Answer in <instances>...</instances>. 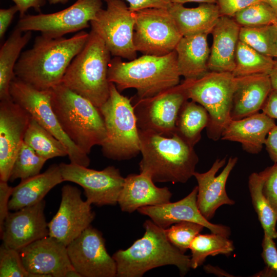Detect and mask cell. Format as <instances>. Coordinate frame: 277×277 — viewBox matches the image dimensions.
Returning a JSON list of instances; mask_svg holds the SVG:
<instances>
[{"label":"cell","mask_w":277,"mask_h":277,"mask_svg":"<svg viewBox=\"0 0 277 277\" xmlns=\"http://www.w3.org/2000/svg\"><path fill=\"white\" fill-rule=\"evenodd\" d=\"M89 36V33L82 30L70 38H52L42 34L36 36L32 48L21 53L14 67L15 77L41 90L61 84Z\"/></svg>","instance_id":"6da1fadb"},{"label":"cell","mask_w":277,"mask_h":277,"mask_svg":"<svg viewBox=\"0 0 277 277\" xmlns=\"http://www.w3.org/2000/svg\"><path fill=\"white\" fill-rule=\"evenodd\" d=\"M140 173L154 182L185 183L195 172L199 157L194 147L177 135L166 137L138 129Z\"/></svg>","instance_id":"7a4b0ae2"},{"label":"cell","mask_w":277,"mask_h":277,"mask_svg":"<svg viewBox=\"0 0 277 277\" xmlns=\"http://www.w3.org/2000/svg\"><path fill=\"white\" fill-rule=\"evenodd\" d=\"M175 50L163 55H144L124 62L111 59L108 73L110 83L121 92L129 88L136 90L139 98L151 97L180 82Z\"/></svg>","instance_id":"3957f363"},{"label":"cell","mask_w":277,"mask_h":277,"mask_svg":"<svg viewBox=\"0 0 277 277\" xmlns=\"http://www.w3.org/2000/svg\"><path fill=\"white\" fill-rule=\"evenodd\" d=\"M144 235L125 250H118L112 257L117 277H141L148 271L166 265H174L180 275L191 268L190 256L185 255L168 240L164 229L152 220L145 221Z\"/></svg>","instance_id":"277c9868"},{"label":"cell","mask_w":277,"mask_h":277,"mask_svg":"<svg viewBox=\"0 0 277 277\" xmlns=\"http://www.w3.org/2000/svg\"><path fill=\"white\" fill-rule=\"evenodd\" d=\"M51 91L52 109L70 140L87 154L94 146H101L106 132L98 108L62 84Z\"/></svg>","instance_id":"5b68a950"},{"label":"cell","mask_w":277,"mask_h":277,"mask_svg":"<svg viewBox=\"0 0 277 277\" xmlns=\"http://www.w3.org/2000/svg\"><path fill=\"white\" fill-rule=\"evenodd\" d=\"M111 55L103 39L91 30L84 48L68 66L61 84L100 107L110 95L108 73Z\"/></svg>","instance_id":"8992f818"},{"label":"cell","mask_w":277,"mask_h":277,"mask_svg":"<svg viewBox=\"0 0 277 277\" xmlns=\"http://www.w3.org/2000/svg\"><path fill=\"white\" fill-rule=\"evenodd\" d=\"M106 137L101 145L104 155L113 160H129L140 153V138L131 100L110 83L108 100L98 108Z\"/></svg>","instance_id":"52a82bcc"},{"label":"cell","mask_w":277,"mask_h":277,"mask_svg":"<svg viewBox=\"0 0 277 277\" xmlns=\"http://www.w3.org/2000/svg\"><path fill=\"white\" fill-rule=\"evenodd\" d=\"M236 77L231 72L209 71L201 78L182 83L188 99L204 107L209 115L208 137L217 141L232 120L231 111Z\"/></svg>","instance_id":"ba28073f"},{"label":"cell","mask_w":277,"mask_h":277,"mask_svg":"<svg viewBox=\"0 0 277 277\" xmlns=\"http://www.w3.org/2000/svg\"><path fill=\"white\" fill-rule=\"evenodd\" d=\"M12 100L67 148L70 163L88 167V154L82 151L63 130L51 105V89L41 90L15 76L9 87Z\"/></svg>","instance_id":"9c48e42d"},{"label":"cell","mask_w":277,"mask_h":277,"mask_svg":"<svg viewBox=\"0 0 277 277\" xmlns=\"http://www.w3.org/2000/svg\"><path fill=\"white\" fill-rule=\"evenodd\" d=\"M90 22L91 30L104 42L111 54L130 61L136 58L133 43L136 12L123 0H108Z\"/></svg>","instance_id":"30bf717a"},{"label":"cell","mask_w":277,"mask_h":277,"mask_svg":"<svg viewBox=\"0 0 277 277\" xmlns=\"http://www.w3.org/2000/svg\"><path fill=\"white\" fill-rule=\"evenodd\" d=\"M183 36L167 9L151 8L136 12L133 43L137 52L167 54L175 50Z\"/></svg>","instance_id":"8fae6325"},{"label":"cell","mask_w":277,"mask_h":277,"mask_svg":"<svg viewBox=\"0 0 277 277\" xmlns=\"http://www.w3.org/2000/svg\"><path fill=\"white\" fill-rule=\"evenodd\" d=\"M103 0H77L70 6L52 13L25 14L16 27L23 32L39 31L45 36L58 38L89 27L102 8Z\"/></svg>","instance_id":"7c38bea8"},{"label":"cell","mask_w":277,"mask_h":277,"mask_svg":"<svg viewBox=\"0 0 277 277\" xmlns=\"http://www.w3.org/2000/svg\"><path fill=\"white\" fill-rule=\"evenodd\" d=\"M182 83L149 98L136 97L132 103L138 129L171 137L183 104L188 100Z\"/></svg>","instance_id":"4fadbf2b"},{"label":"cell","mask_w":277,"mask_h":277,"mask_svg":"<svg viewBox=\"0 0 277 277\" xmlns=\"http://www.w3.org/2000/svg\"><path fill=\"white\" fill-rule=\"evenodd\" d=\"M64 181L74 183L84 189L86 201L97 206L116 205L125 178L118 169L110 166L102 170L76 164H59Z\"/></svg>","instance_id":"5bb4252c"},{"label":"cell","mask_w":277,"mask_h":277,"mask_svg":"<svg viewBox=\"0 0 277 277\" xmlns=\"http://www.w3.org/2000/svg\"><path fill=\"white\" fill-rule=\"evenodd\" d=\"M71 264L82 277H115V260L108 253L102 233L91 225L67 246Z\"/></svg>","instance_id":"9a60e30c"},{"label":"cell","mask_w":277,"mask_h":277,"mask_svg":"<svg viewBox=\"0 0 277 277\" xmlns=\"http://www.w3.org/2000/svg\"><path fill=\"white\" fill-rule=\"evenodd\" d=\"M95 215L91 204L82 199L80 189L64 185L58 210L48 223L49 235L67 246L91 225Z\"/></svg>","instance_id":"2e32d148"},{"label":"cell","mask_w":277,"mask_h":277,"mask_svg":"<svg viewBox=\"0 0 277 277\" xmlns=\"http://www.w3.org/2000/svg\"><path fill=\"white\" fill-rule=\"evenodd\" d=\"M11 98L0 102V180L8 182L31 118Z\"/></svg>","instance_id":"e0dca14e"},{"label":"cell","mask_w":277,"mask_h":277,"mask_svg":"<svg viewBox=\"0 0 277 277\" xmlns=\"http://www.w3.org/2000/svg\"><path fill=\"white\" fill-rule=\"evenodd\" d=\"M26 270L35 277H66L74 269L67 246L48 236L37 240L19 250Z\"/></svg>","instance_id":"ac0fdd59"},{"label":"cell","mask_w":277,"mask_h":277,"mask_svg":"<svg viewBox=\"0 0 277 277\" xmlns=\"http://www.w3.org/2000/svg\"><path fill=\"white\" fill-rule=\"evenodd\" d=\"M45 201L9 212L1 238L6 246L19 250L49 236L48 223L44 213Z\"/></svg>","instance_id":"d6986e66"},{"label":"cell","mask_w":277,"mask_h":277,"mask_svg":"<svg viewBox=\"0 0 277 277\" xmlns=\"http://www.w3.org/2000/svg\"><path fill=\"white\" fill-rule=\"evenodd\" d=\"M197 191L196 186L188 195L181 200L143 207L138 209L137 211L149 217L156 225L163 229L180 222L190 221L201 224L212 233L229 237L231 233L229 227L211 223L202 214L197 204Z\"/></svg>","instance_id":"ffe728a7"},{"label":"cell","mask_w":277,"mask_h":277,"mask_svg":"<svg viewBox=\"0 0 277 277\" xmlns=\"http://www.w3.org/2000/svg\"><path fill=\"white\" fill-rule=\"evenodd\" d=\"M238 160L236 157H230L221 173L217 176V171L226 164V157L216 159L207 171L204 173L195 171L193 174L197 182V206L202 214L208 221L214 217L220 207L235 204L227 194L226 185Z\"/></svg>","instance_id":"44dd1931"},{"label":"cell","mask_w":277,"mask_h":277,"mask_svg":"<svg viewBox=\"0 0 277 277\" xmlns=\"http://www.w3.org/2000/svg\"><path fill=\"white\" fill-rule=\"evenodd\" d=\"M172 193L167 187H158L149 176L140 173L125 178L117 204L121 210L131 213L140 208L170 202Z\"/></svg>","instance_id":"7402d4cb"},{"label":"cell","mask_w":277,"mask_h":277,"mask_svg":"<svg viewBox=\"0 0 277 277\" xmlns=\"http://www.w3.org/2000/svg\"><path fill=\"white\" fill-rule=\"evenodd\" d=\"M231 117L241 119L258 113L272 90L269 74L236 77Z\"/></svg>","instance_id":"603a6c76"},{"label":"cell","mask_w":277,"mask_h":277,"mask_svg":"<svg viewBox=\"0 0 277 277\" xmlns=\"http://www.w3.org/2000/svg\"><path fill=\"white\" fill-rule=\"evenodd\" d=\"M275 125L274 119L263 112H258L232 120L223 130L221 138L239 143L245 151L257 154L262 150L269 132Z\"/></svg>","instance_id":"cb8c5ba5"},{"label":"cell","mask_w":277,"mask_h":277,"mask_svg":"<svg viewBox=\"0 0 277 277\" xmlns=\"http://www.w3.org/2000/svg\"><path fill=\"white\" fill-rule=\"evenodd\" d=\"M233 17L221 16L214 27L208 63L210 71L232 72L241 26Z\"/></svg>","instance_id":"d4e9b609"},{"label":"cell","mask_w":277,"mask_h":277,"mask_svg":"<svg viewBox=\"0 0 277 277\" xmlns=\"http://www.w3.org/2000/svg\"><path fill=\"white\" fill-rule=\"evenodd\" d=\"M207 34L183 36L175 50L177 68L185 80L201 78L209 71L208 63L210 53Z\"/></svg>","instance_id":"484cf974"},{"label":"cell","mask_w":277,"mask_h":277,"mask_svg":"<svg viewBox=\"0 0 277 277\" xmlns=\"http://www.w3.org/2000/svg\"><path fill=\"white\" fill-rule=\"evenodd\" d=\"M64 181L59 164H56L50 165L42 173L21 180L13 187L9 210L16 211L41 202L50 190Z\"/></svg>","instance_id":"4316f807"},{"label":"cell","mask_w":277,"mask_h":277,"mask_svg":"<svg viewBox=\"0 0 277 277\" xmlns=\"http://www.w3.org/2000/svg\"><path fill=\"white\" fill-rule=\"evenodd\" d=\"M168 10L183 36L211 33L221 16L216 3H201L195 8L171 3Z\"/></svg>","instance_id":"83f0119b"},{"label":"cell","mask_w":277,"mask_h":277,"mask_svg":"<svg viewBox=\"0 0 277 277\" xmlns=\"http://www.w3.org/2000/svg\"><path fill=\"white\" fill-rule=\"evenodd\" d=\"M32 31L25 32L16 27L0 49V100L11 98L9 87L15 77V64L24 47L32 37Z\"/></svg>","instance_id":"f1b7e54d"},{"label":"cell","mask_w":277,"mask_h":277,"mask_svg":"<svg viewBox=\"0 0 277 277\" xmlns=\"http://www.w3.org/2000/svg\"><path fill=\"white\" fill-rule=\"evenodd\" d=\"M209 122L207 110L200 104L186 101L176 118L175 134L194 147L201 138V132Z\"/></svg>","instance_id":"f546056e"},{"label":"cell","mask_w":277,"mask_h":277,"mask_svg":"<svg viewBox=\"0 0 277 277\" xmlns=\"http://www.w3.org/2000/svg\"><path fill=\"white\" fill-rule=\"evenodd\" d=\"M265 177L264 170L259 173H251L249 177L248 188L253 207L263 229L264 233L274 239L277 238V217L263 192Z\"/></svg>","instance_id":"4dcf8cb0"},{"label":"cell","mask_w":277,"mask_h":277,"mask_svg":"<svg viewBox=\"0 0 277 277\" xmlns=\"http://www.w3.org/2000/svg\"><path fill=\"white\" fill-rule=\"evenodd\" d=\"M189 249L191 253V268L196 269L203 264L208 256L229 255L234 247L228 236L214 233H200L191 242Z\"/></svg>","instance_id":"1f68e13d"},{"label":"cell","mask_w":277,"mask_h":277,"mask_svg":"<svg viewBox=\"0 0 277 277\" xmlns=\"http://www.w3.org/2000/svg\"><path fill=\"white\" fill-rule=\"evenodd\" d=\"M24 141L47 160L68 155L66 146L59 140L31 117Z\"/></svg>","instance_id":"d6a6232c"},{"label":"cell","mask_w":277,"mask_h":277,"mask_svg":"<svg viewBox=\"0 0 277 277\" xmlns=\"http://www.w3.org/2000/svg\"><path fill=\"white\" fill-rule=\"evenodd\" d=\"M274 62L273 58L259 52L239 40L235 51V68L232 73L235 77L269 74Z\"/></svg>","instance_id":"836d02e7"},{"label":"cell","mask_w":277,"mask_h":277,"mask_svg":"<svg viewBox=\"0 0 277 277\" xmlns=\"http://www.w3.org/2000/svg\"><path fill=\"white\" fill-rule=\"evenodd\" d=\"M239 40L266 56L277 58V24L241 27Z\"/></svg>","instance_id":"e575fe53"},{"label":"cell","mask_w":277,"mask_h":277,"mask_svg":"<svg viewBox=\"0 0 277 277\" xmlns=\"http://www.w3.org/2000/svg\"><path fill=\"white\" fill-rule=\"evenodd\" d=\"M47 161L23 141L17 151L9 181L23 180L39 174Z\"/></svg>","instance_id":"d590c367"},{"label":"cell","mask_w":277,"mask_h":277,"mask_svg":"<svg viewBox=\"0 0 277 277\" xmlns=\"http://www.w3.org/2000/svg\"><path fill=\"white\" fill-rule=\"evenodd\" d=\"M241 27H255L277 24V17L273 9L261 1L240 11L233 16Z\"/></svg>","instance_id":"8d00e7d4"},{"label":"cell","mask_w":277,"mask_h":277,"mask_svg":"<svg viewBox=\"0 0 277 277\" xmlns=\"http://www.w3.org/2000/svg\"><path fill=\"white\" fill-rule=\"evenodd\" d=\"M204 227L197 223L182 221L164 229L169 242L185 253L189 249L194 238L203 230Z\"/></svg>","instance_id":"74e56055"},{"label":"cell","mask_w":277,"mask_h":277,"mask_svg":"<svg viewBox=\"0 0 277 277\" xmlns=\"http://www.w3.org/2000/svg\"><path fill=\"white\" fill-rule=\"evenodd\" d=\"M1 277H35L25 267L18 250L2 244L0 247Z\"/></svg>","instance_id":"f35d334b"},{"label":"cell","mask_w":277,"mask_h":277,"mask_svg":"<svg viewBox=\"0 0 277 277\" xmlns=\"http://www.w3.org/2000/svg\"><path fill=\"white\" fill-rule=\"evenodd\" d=\"M262 247V257L266 267L257 276H277V249L273 239L264 233Z\"/></svg>","instance_id":"ab89813d"},{"label":"cell","mask_w":277,"mask_h":277,"mask_svg":"<svg viewBox=\"0 0 277 277\" xmlns=\"http://www.w3.org/2000/svg\"><path fill=\"white\" fill-rule=\"evenodd\" d=\"M265 177L263 192L277 217V163L265 170Z\"/></svg>","instance_id":"60d3db41"},{"label":"cell","mask_w":277,"mask_h":277,"mask_svg":"<svg viewBox=\"0 0 277 277\" xmlns=\"http://www.w3.org/2000/svg\"><path fill=\"white\" fill-rule=\"evenodd\" d=\"M262 0H217L221 16L233 17L240 11Z\"/></svg>","instance_id":"b9f144b4"},{"label":"cell","mask_w":277,"mask_h":277,"mask_svg":"<svg viewBox=\"0 0 277 277\" xmlns=\"http://www.w3.org/2000/svg\"><path fill=\"white\" fill-rule=\"evenodd\" d=\"M13 188L7 182L0 180V233L3 232L5 221L9 213V198Z\"/></svg>","instance_id":"7bdbcfd3"},{"label":"cell","mask_w":277,"mask_h":277,"mask_svg":"<svg viewBox=\"0 0 277 277\" xmlns=\"http://www.w3.org/2000/svg\"><path fill=\"white\" fill-rule=\"evenodd\" d=\"M107 1L108 0H103ZM127 2L129 5V9L133 12L141 10L156 8L168 9L171 4L169 0H123Z\"/></svg>","instance_id":"ee69618b"},{"label":"cell","mask_w":277,"mask_h":277,"mask_svg":"<svg viewBox=\"0 0 277 277\" xmlns=\"http://www.w3.org/2000/svg\"><path fill=\"white\" fill-rule=\"evenodd\" d=\"M18 11L17 7L14 6L7 9H0V38L4 36L15 13Z\"/></svg>","instance_id":"f6af8a7d"},{"label":"cell","mask_w":277,"mask_h":277,"mask_svg":"<svg viewBox=\"0 0 277 277\" xmlns=\"http://www.w3.org/2000/svg\"><path fill=\"white\" fill-rule=\"evenodd\" d=\"M265 146L271 160L277 163V125H275L269 132Z\"/></svg>","instance_id":"bcb514c9"},{"label":"cell","mask_w":277,"mask_h":277,"mask_svg":"<svg viewBox=\"0 0 277 277\" xmlns=\"http://www.w3.org/2000/svg\"><path fill=\"white\" fill-rule=\"evenodd\" d=\"M17 7L20 17L25 15L30 8L40 12L41 8L46 4V0H12Z\"/></svg>","instance_id":"7dc6e473"},{"label":"cell","mask_w":277,"mask_h":277,"mask_svg":"<svg viewBox=\"0 0 277 277\" xmlns=\"http://www.w3.org/2000/svg\"><path fill=\"white\" fill-rule=\"evenodd\" d=\"M262 111L269 117L277 119V90H272L268 96L263 107Z\"/></svg>","instance_id":"c3c4849f"},{"label":"cell","mask_w":277,"mask_h":277,"mask_svg":"<svg viewBox=\"0 0 277 277\" xmlns=\"http://www.w3.org/2000/svg\"><path fill=\"white\" fill-rule=\"evenodd\" d=\"M269 76L270 79L272 89L277 90V59L274 60L273 66Z\"/></svg>","instance_id":"681fc988"},{"label":"cell","mask_w":277,"mask_h":277,"mask_svg":"<svg viewBox=\"0 0 277 277\" xmlns=\"http://www.w3.org/2000/svg\"><path fill=\"white\" fill-rule=\"evenodd\" d=\"M171 3L184 4L187 3H216L217 0H169Z\"/></svg>","instance_id":"f907efd6"},{"label":"cell","mask_w":277,"mask_h":277,"mask_svg":"<svg viewBox=\"0 0 277 277\" xmlns=\"http://www.w3.org/2000/svg\"><path fill=\"white\" fill-rule=\"evenodd\" d=\"M204 269L208 273H211L212 271H215L216 272H217L218 275H223L224 276H229L228 274H227L226 272L224 271H222L221 270L218 268L213 267V266H211L210 265H207L204 266Z\"/></svg>","instance_id":"816d5d0a"},{"label":"cell","mask_w":277,"mask_h":277,"mask_svg":"<svg viewBox=\"0 0 277 277\" xmlns=\"http://www.w3.org/2000/svg\"><path fill=\"white\" fill-rule=\"evenodd\" d=\"M268 4L274 11L277 17V0H262Z\"/></svg>","instance_id":"f5cc1de1"},{"label":"cell","mask_w":277,"mask_h":277,"mask_svg":"<svg viewBox=\"0 0 277 277\" xmlns=\"http://www.w3.org/2000/svg\"><path fill=\"white\" fill-rule=\"evenodd\" d=\"M50 4H62L67 3L69 0H47Z\"/></svg>","instance_id":"db71d44e"}]
</instances>
